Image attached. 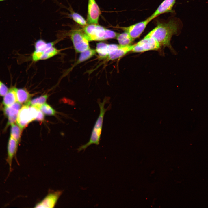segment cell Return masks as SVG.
Returning <instances> with one entry per match:
<instances>
[{"mask_svg": "<svg viewBox=\"0 0 208 208\" xmlns=\"http://www.w3.org/2000/svg\"><path fill=\"white\" fill-rule=\"evenodd\" d=\"M178 24L174 20L166 23H157V26L146 36L154 38L161 46L171 47L172 36L177 32Z\"/></svg>", "mask_w": 208, "mask_h": 208, "instance_id": "1", "label": "cell"}, {"mask_svg": "<svg viewBox=\"0 0 208 208\" xmlns=\"http://www.w3.org/2000/svg\"><path fill=\"white\" fill-rule=\"evenodd\" d=\"M109 100L108 97H105L102 102H101L100 99H98L97 103L100 110L99 114L92 129L89 140L86 144L81 145L78 149V151L83 150L84 151L91 144H94L98 145L99 144L104 115L106 112L110 109L111 107L110 105L106 108L105 107V105L106 103H109Z\"/></svg>", "mask_w": 208, "mask_h": 208, "instance_id": "2", "label": "cell"}, {"mask_svg": "<svg viewBox=\"0 0 208 208\" xmlns=\"http://www.w3.org/2000/svg\"><path fill=\"white\" fill-rule=\"evenodd\" d=\"M89 41H101L116 38L118 33L97 24H89L82 30Z\"/></svg>", "mask_w": 208, "mask_h": 208, "instance_id": "3", "label": "cell"}, {"mask_svg": "<svg viewBox=\"0 0 208 208\" xmlns=\"http://www.w3.org/2000/svg\"><path fill=\"white\" fill-rule=\"evenodd\" d=\"M39 109L27 105H24L20 109L16 122L23 130L30 122L35 119L38 114Z\"/></svg>", "mask_w": 208, "mask_h": 208, "instance_id": "4", "label": "cell"}, {"mask_svg": "<svg viewBox=\"0 0 208 208\" xmlns=\"http://www.w3.org/2000/svg\"><path fill=\"white\" fill-rule=\"evenodd\" d=\"M70 37L76 52L81 53L90 48L89 41L82 30L73 31L70 34Z\"/></svg>", "mask_w": 208, "mask_h": 208, "instance_id": "5", "label": "cell"}, {"mask_svg": "<svg viewBox=\"0 0 208 208\" xmlns=\"http://www.w3.org/2000/svg\"><path fill=\"white\" fill-rule=\"evenodd\" d=\"M160 47V44L154 38L146 36L134 44L131 51L134 53H140L156 50L159 49Z\"/></svg>", "mask_w": 208, "mask_h": 208, "instance_id": "6", "label": "cell"}, {"mask_svg": "<svg viewBox=\"0 0 208 208\" xmlns=\"http://www.w3.org/2000/svg\"><path fill=\"white\" fill-rule=\"evenodd\" d=\"M149 17L142 21L127 27L121 28L127 33L134 40L139 37L144 31L147 25L151 21Z\"/></svg>", "mask_w": 208, "mask_h": 208, "instance_id": "7", "label": "cell"}, {"mask_svg": "<svg viewBox=\"0 0 208 208\" xmlns=\"http://www.w3.org/2000/svg\"><path fill=\"white\" fill-rule=\"evenodd\" d=\"M21 105L16 102L9 106H4L3 110L8 119L7 126L16 122L19 111L22 107Z\"/></svg>", "mask_w": 208, "mask_h": 208, "instance_id": "8", "label": "cell"}, {"mask_svg": "<svg viewBox=\"0 0 208 208\" xmlns=\"http://www.w3.org/2000/svg\"><path fill=\"white\" fill-rule=\"evenodd\" d=\"M101 11L95 0H88L87 21L88 24H97Z\"/></svg>", "mask_w": 208, "mask_h": 208, "instance_id": "9", "label": "cell"}, {"mask_svg": "<svg viewBox=\"0 0 208 208\" xmlns=\"http://www.w3.org/2000/svg\"><path fill=\"white\" fill-rule=\"evenodd\" d=\"M61 191H57L49 194L42 201L37 203L35 208H53L55 206L62 194Z\"/></svg>", "mask_w": 208, "mask_h": 208, "instance_id": "10", "label": "cell"}, {"mask_svg": "<svg viewBox=\"0 0 208 208\" xmlns=\"http://www.w3.org/2000/svg\"><path fill=\"white\" fill-rule=\"evenodd\" d=\"M18 143L10 136L7 145V155L6 161L9 166V174L12 171L13 158L16 155Z\"/></svg>", "mask_w": 208, "mask_h": 208, "instance_id": "11", "label": "cell"}, {"mask_svg": "<svg viewBox=\"0 0 208 208\" xmlns=\"http://www.w3.org/2000/svg\"><path fill=\"white\" fill-rule=\"evenodd\" d=\"M134 44L127 46L119 45L118 48L109 53L103 59L107 61L114 60L121 58L127 53L131 51Z\"/></svg>", "mask_w": 208, "mask_h": 208, "instance_id": "12", "label": "cell"}, {"mask_svg": "<svg viewBox=\"0 0 208 208\" xmlns=\"http://www.w3.org/2000/svg\"><path fill=\"white\" fill-rule=\"evenodd\" d=\"M176 0H164L155 11L149 17L152 20L159 15L166 13L173 12V7Z\"/></svg>", "mask_w": 208, "mask_h": 208, "instance_id": "13", "label": "cell"}, {"mask_svg": "<svg viewBox=\"0 0 208 208\" xmlns=\"http://www.w3.org/2000/svg\"><path fill=\"white\" fill-rule=\"evenodd\" d=\"M119 45L108 44L104 43H99L97 44L96 49V53L99 56V58L103 59L111 52L118 47Z\"/></svg>", "mask_w": 208, "mask_h": 208, "instance_id": "14", "label": "cell"}, {"mask_svg": "<svg viewBox=\"0 0 208 208\" xmlns=\"http://www.w3.org/2000/svg\"><path fill=\"white\" fill-rule=\"evenodd\" d=\"M15 86H11L8 90L3 96L2 104L4 106H8L17 101Z\"/></svg>", "mask_w": 208, "mask_h": 208, "instance_id": "15", "label": "cell"}, {"mask_svg": "<svg viewBox=\"0 0 208 208\" xmlns=\"http://www.w3.org/2000/svg\"><path fill=\"white\" fill-rule=\"evenodd\" d=\"M16 93L17 101L21 104L27 103L32 96L25 88H16Z\"/></svg>", "mask_w": 208, "mask_h": 208, "instance_id": "16", "label": "cell"}, {"mask_svg": "<svg viewBox=\"0 0 208 208\" xmlns=\"http://www.w3.org/2000/svg\"><path fill=\"white\" fill-rule=\"evenodd\" d=\"M96 53L95 49L91 48L80 53L78 60L70 69L68 70V72L71 70L77 65L90 59L95 55Z\"/></svg>", "mask_w": 208, "mask_h": 208, "instance_id": "17", "label": "cell"}, {"mask_svg": "<svg viewBox=\"0 0 208 208\" xmlns=\"http://www.w3.org/2000/svg\"><path fill=\"white\" fill-rule=\"evenodd\" d=\"M36 51L39 57L40 60H45L51 58L57 55L60 52L59 50L54 46L48 48L43 51Z\"/></svg>", "mask_w": 208, "mask_h": 208, "instance_id": "18", "label": "cell"}, {"mask_svg": "<svg viewBox=\"0 0 208 208\" xmlns=\"http://www.w3.org/2000/svg\"><path fill=\"white\" fill-rule=\"evenodd\" d=\"M116 38L119 45L121 46L131 45L134 40L129 34L125 31L121 34H118Z\"/></svg>", "mask_w": 208, "mask_h": 208, "instance_id": "19", "label": "cell"}, {"mask_svg": "<svg viewBox=\"0 0 208 208\" xmlns=\"http://www.w3.org/2000/svg\"><path fill=\"white\" fill-rule=\"evenodd\" d=\"M48 97L47 94H44L30 100L25 104L34 106L39 109L41 105L45 103Z\"/></svg>", "mask_w": 208, "mask_h": 208, "instance_id": "20", "label": "cell"}, {"mask_svg": "<svg viewBox=\"0 0 208 208\" xmlns=\"http://www.w3.org/2000/svg\"><path fill=\"white\" fill-rule=\"evenodd\" d=\"M11 125L10 136L19 143L21 140L22 130L17 124L14 123Z\"/></svg>", "mask_w": 208, "mask_h": 208, "instance_id": "21", "label": "cell"}, {"mask_svg": "<svg viewBox=\"0 0 208 208\" xmlns=\"http://www.w3.org/2000/svg\"><path fill=\"white\" fill-rule=\"evenodd\" d=\"M54 42H46L42 39L38 40L35 43V50L43 51L46 49L54 46Z\"/></svg>", "mask_w": 208, "mask_h": 208, "instance_id": "22", "label": "cell"}, {"mask_svg": "<svg viewBox=\"0 0 208 208\" xmlns=\"http://www.w3.org/2000/svg\"><path fill=\"white\" fill-rule=\"evenodd\" d=\"M39 109L46 115L53 116L56 114L55 111L49 105L46 103L41 105Z\"/></svg>", "mask_w": 208, "mask_h": 208, "instance_id": "23", "label": "cell"}, {"mask_svg": "<svg viewBox=\"0 0 208 208\" xmlns=\"http://www.w3.org/2000/svg\"><path fill=\"white\" fill-rule=\"evenodd\" d=\"M72 19L78 24L86 26L87 23L85 19L79 14L73 12L70 15Z\"/></svg>", "mask_w": 208, "mask_h": 208, "instance_id": "24", "label": "cell"}, {"mask_svg": "<svg viewBox=\"0 0 208 208\" xmlns=\"http://www.w3.org/2000/svg\"><path fill=\"white\" fill-rule=\"evenodd\" d=\"M8 89V87L0 80V96H4L7 92Z\"/></svg>", "mask_w": 208, "mask_h": 208, "instance_id": "25", "label": "cell"}, {"mask_svg": "<svg viewBox=\"0 0 208 208\" xmlns=\"http://www.w3.org/2000/svg\"><path fill=\"white\" fill-rule=\"evenodd\" d=\"M44 114L39 109L38 114L35 120L40 122H42L44 121Z\"/></svg>", "mask_w": 208, "mask_h": 208, "instance_id": "26", "label": "cell"}, {"mask_svg": "<svg viewBox=\"0 0 208 208\" xmlns=\"http://www.w3.org/2000/svg\"><path fill=\"white\" fill-rule=\"evenodd\" d=\"M5 0H0V1H3Z\"/></svg>", "mask_w": 208, "mask_h": 208, "instance_id": "27", "label": "cell"}]
</instances>
